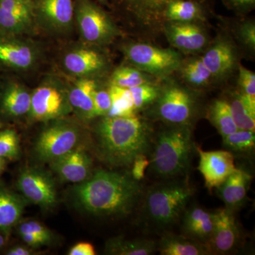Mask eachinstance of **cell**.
<instances>
[{
    "label": "cell",
    "instance_id": "5b68a950",
    "mask_svg": "<svg viewBox=\"0 0 255 255\" xmlns=\"http://www.w3.org/2000/svg\"><path fill=\"white\" fill-rule=\"evenodd\" d=\"M71 112L68 85L61 79L48 77L31 92L28 117L32 121L48 122L65 118Z\"/></svg>",
    "mask_w": 255,
    "mask_h": 255
},
{
    "label": "cell",
    "instance_id": "1f68e13d",
    "mask_svg": "<svg viewBox=\"0 0 255 255\" xmlns=\"http://www.w3.org/2000/svg\"><path fill=\"white\" fill-rule=\"evenodd\" d=\"M149 83L141 70L135 67L121 66L116 69L110 78V85L130 89Z\"/></svg>",
    "mask_w": 255,
    "mask_h": 255
},
{
    "label": "cell",
    "instance_id": "8992f818",
    "mask_svg": "<svg viewBox=\"0 0 255 255\" xmlns=\"http://www.w3.org/2000/svg\"><path fill=\"white\" fill-rule=\"evenodd\" d=\"M75 23L82 42L92 46L110 44L119 34L110 16L92 0H75Z\"/></svg>",
    "mask_w": 255,
    "mask_h": 255
},
{
    "label": "cell",
    "instance_id": "f6af8a7d",
    "mask_svg": "<svg viewBox=\"0 0 255 255\" xmlns=\"http://www.w3.org/2000/svg\"><path fill=\"white\" fill-rule=\"evenodd\" d=\"M31 254V251L27 248H23V247H16L12 248L8 252L7 255H29Z\"/></svg>",
    "mask_w": 255,
    "mask_h": 255
},
{
    "label": "cell",
    "instance_id": "ee69618b",
    "mask_svg": "<svg viewBox=\"0 0 255 255\" xmlns=\"http://www.w3.org/2000/svg\"><path fill=\"white\" fill-rule=\"evenodd\" d=\"M20 236L22 238L23 241L29 246L38 247L47 244L46 241L42 238L38 237L33 233H20Z\"/></svg>",
    "mask_w": 255,
    "mask_h": 255
},
{
    "label": "cell",
    "instance_id": "277c9868",
    "mask_svg": "<svg viewBox=\"0 0 255 255\" xmlns=\"http://www.w3.org/2000/svg\"><path fill=\"white\" fill-rule=\"evenodd\" d=\"M194 189L185 180L169 181L152 186L146 192L143 216L154 227L167 228L182 217Z\"/></svg>",
    "mask_w": 255,
    "mask_h": 255
},
{
    "label": "cell",
    "instance_id": "836d02e7",
    "mask_svg": "<svg viewBox=\"0 0 255 255\" xmlns=\"http://www.w3.org/2000/svg\"><path fill=\"white\" fill-rule=\"evenodd\" d=\"M182 75L189 84L196 87L207 85L213 77L201 59L191 60L183 68Z\"/></svg>",
    "mask_w": 255,
    "mask_h": 255
},
{
    "label": "cell",
    "instance_id": "b9f144b4",
    "mask_svg": "<svg viewBox=\"0 0 255 255\" xmlns=\"http://www.w3.org/2000/svg\"><path fill=\"white\" fill-rule=\"evenodd\" d=\"M70 255H95L93 246L88 243H80L74 246L69 251Z\"/></svg>",
    "mask_w": 255,
    "mask_h": 255
},
{
    "label": "cell",
    "instance_id": "8d00e7d4",
    "mask_svg": "<svg viewBox=\"0 0 255 255\" xmlns=\"http://www.w3.org/2000/svg\"><path fill=\"white\" fill-rule=\"evenodd\" d=\"M112 107V99L109 88L96 89L94 93V110L95 117H107Z\"/></svg>",
    "mask_w": 255,
    "mask_h": 255
},
{
    "label": "cell",
    "instance_id": "74e56055",
    "mask_svg": "<svg viewBox=\"0 0 255 255\" xmlns=\"http://www.w3.org/2000/svg\"><path fill=\"white\" fill-rule=\"evenodd\" d=\"M239 85L244 95L255 99V75L254 73L240 65Z\"/></svg>",
    "mask_w": 255,
    "mask_h": 255
},
{
    "label": "cell",
    "instance_id": "f546056e",
    "mask_svg": "<svg viewBox=\"0 0 255 255\" xmlns=\"http://www.w3.org/2000/svg\"><path fill=\"white\" fill-rule=\"evenodd\" d=\"M208 117L210 122L216 127L222 137L227 136L238 130L233 120L227 101H215L210 107Z\"/></svg>",
    "mask_w": 255,
    "mask_h": 255
},
{
    "label": "cell",
    "instance_id": "484cf974",
    "mask_svg": "<svg viewBox=\"0 0 255 255\" xmlns=\"http://www.w3.org/2000/svg\"><path fill=\"white\" fill-rule=\"evenodd\" d=\"M24 202L17 194L6 189H0V230L8 233L19 221L23 214Z\"/></svg>",
    "mask_w": 255,
    "mask_h": 255
},
{
    "label": "cell",
    "instance_id": "60d3db41",
    "mask_svg": "<svg viewBox=\"0 0 255 255\" xmlns=\"http://www.w3.org/2000/svg\"><path fill=\"white\" fill-rule=\"evenodd\" d=\"M242 40L247 46L254 49L255 47V26L254 23L247 22L241 28Z\"/></svg>",
    "mask_w": 255,
    "mask_h": 255
},
{
    "label": "cell",
    "instance_id": "7bdbcfd3",
    "mask_svg": "<svg viewBox=\"0 0 255 255\" xmlns=\"http://www.w3.org/2000/svg\"><path fill=\"white\" fill-rule=\"evenodd\" d=\"M230 7L238 9H248L254 6L255 0H223Z\"/></svg>",
    "mask_w": 255,
    "mask_h": 255
},
{
    "label": "cell",
    "instance_id": "3957f363",
    "mask_svg": "<svg viewBox=\"0 0 255 255\" xmlns=\"http://www.w3.org/2000/svg\"><path fill=\"white\" fill-rule=\"evenodd\" d=\"M193 150L189 126H174L157 135L149 166L157 177H180L189 170Z\"/></svg>",
    "mask_w": 255,
    "mask_h": 255
},
{
    "label": "cell",
    "instance_id": "d590c367",
    "mask_svg": "<svg viewBox=\"0 0 255 255\" xmlns=\"http://www.w3.org/2000/svg\"><path fill=\"white\" fill-rule=\"evenodd\" d=\"M19 137L13 129L0 131V157L14 159L19 155Z\"/></svg>",
    "mask_w": 255,
    "mask_h": 255
},
{
    "label": "cell",
    "instance_id": "7c38bea8",
    "mask_svg": "<svg viewBox=\"0 0 255 255\" xmlns=\"http://www.w3.org/2000/svg\"><path fill=\"white\" fill-rule=\"evenodd\" d=\"M156 113L161 120L174 126H189L195 103L190 94L179 87H170L159 94Z\"/></svg>",
    "mask_w": 255,
    "mask_h": 255
},
{
    "label": "cell",
    "instance_id": "f1b7e54d",
    "mask_svg": "<svg viewBox=\"0 0 255 255\" xmlns=\"http://www.w3.org/2000/svg\"><path fill=\"white\" fill-rule=\"evenodd\" d=\"M204 16L201 1L196 0H176L167 6L165 21L170 22H191L201 20Z\"/></svg>",
    "mask_w": 255,
    "mask_h": 255
},
{
    "label": "cell",
    "instance_id": "f35d334b",
    "mask_svg": "<svg viewBox=\"0 0 255 255\" xmlns=\"http://www.w3.org/2000/svg\"><path fill=\"white\" fill-rule=\"evenodd\" d=\"M18 233L19 234L23 233H33L44 240L47 243L51 241L52 239V234L49 230L37 221L23 223L18 228Z\"/></svg>",
    "mask_w": 255,
    "mask_h": 255
},
{
    "label": "cell",
    "instance_id": "ac0fdd59",
    "mask_svg": "<svg viewBox=\"0 0 255 255\" xmlns=\"http://www.w3.org/2000/svg\"><path fill=\"white\" fill-rule=\"evenodd\" d=\"M68 85L69 100L72 111L80 121L87 122L95 118L94 93L98 87L96 79L73 78Z\"/></svg>",
    "mask_w": 255,
    "mask_h": 255
},
{
    "label": "cell",
    "instance_id": "4dcf8cb0",
    "mask_svg": "<svg viewBox=\"0 0 255 255\" xmlns=\"http://www.w3.org/2000/svg\"><path fill=\"white\" fill-rule=\"evenodd\" d=\"M109 91L112 99V107L107 117H127L135 115L136 110L129 89L110 85Z\"/></svg>",
    "mask_w": 255,
    "mask_h": 255
},
{
    "label": "cell",
    "instance_id": "9c48e42d",
    "mask_svg": "<svg viewBox=\"0 0 255 255\" xmlns=\"http://www.w3.org/2000/svg\"><path fill=\"white\" fill-rule=\"evenodd\" d=\"M61 65L63 71L71 78L97 80L107 70L108 61L98 47L82 42L65 50Z\"/></svg>",
    "mask_w": 255,
    "mask_h": 255
},
{
    "label": "cell",
    "instance_id": "d6a6232c",
    "mask_svg": "<svg viewBox=\"0 0 255 255\" xmlns=\"http://www.w3.org/2000/svg\"><path fill=\"white\" fill-rule=\"evenodd\" d=\"M223 145L228 150L237 152H248L254 150L255 131L238 129L236 132L223 137Z\"/></svg>",
    "mask_w": 255,
    "mask_h": 255
},
{
    "label": "cell",
    "instance_id": "83f0119b",
    "mask_svg": "<svg viewBox=\"0 0 255 255\" xmlns=\"http://www.w3.org/2000/svg\"><path fill=\"white\" fill-rule=\"evenodd\" d=\"M228 104L238 128L255 131V99L241 93L236 95Z\"/></svg>",
    "mask_w": 255,
    "mask_h": 255
},
{
    "label": "cell",
    "instance_id": "cb8c5ba5",
    "mask_svg": "<svg viewBox=\"0 0 255 255\" xmlns=\"http://www.w3.org/2000/svg\"><path fill=\"white\" fill-rule=\"evenodd\" d=\"M157 251L162 255H212L207 243L172 233H166L157 242Z\"/></svg>",
    "mask_w": 255,
    "mask_h": 255
},
{
    "label": "cell",
    "instance_id": "6da1fadb",
    "mask_svg": "<svg viewBox=\"0 0 255 255\" xmlns=\"http://www.w3.org/2000/svg\"><path fill=\"white\" fill-rule=\"evenodd\" d=\"M82 209L97 216H124L136 206L141 187L131 174L98 170L74 189Z\"/></svg>",
    "mask_w": 255,
    "mask_h": 255
},
{
    "label": "cell",
    "instance_id": "44dd1931",
    "mask_svg": "<svg viewBox=\"0 0 255 255\" xmlns=\"http://www.w3.org/2000/svg\"><path fill=\"white\" fill-rule=\"evenodd\" d=\"M31 104V92L18 82H6L0 92V111L6 117L19 118L28 115Z\"/></svg>",
    "mask_w": 255,
    "mask_h": 255
},
{
    "label": "cell",
    "instance_id": "bcb514c9",
    "mask_svg": "<svg viewBox=\"0 0 255 255\" xmlns=\"http://www.w3.org/2000/svg\"><path fill=\"white\" fill-rule=\"evenodd\" d=\"M5 166V159L1 158L0 157V173H1V171L3 170Z\"/></svg>",
    "mask_w": 255,
    "mask_h": 255
},
{
    "label": "cell",
    "instance_id": "c3c4849f",
    "mask_svg": "<svg viewBox=\"0 0 255 255\" xmlns=\"http://www.w3.org/2000/svg\"><path fill=\"white\" fill-rule=\"evenodd\" d=\"M98 1L104 4H107V3L108 2V0H98Z\"/></svg>",
    "mask_w": 255,
    "mask_h": 255
},
{
    "label": "cell",
    "instance_id": "7a4b0ae2",
    "mask_svg": "<svg viewBox=\"0 0 255 255\" xmlns=\"http://www.w3.org/2000/svg\"><path fill=\"white\" fill-rule=\"evenodd\" d=\"M95 136L101 158L117 167L131 166L137 155H146L152 144L150 127L136 115L104 117L96 126Z\"/></svg>",
    "mask_w": 255,
    "mask_h": 255
},
{
    "label": "cell",
    "instance_id": "9a60e30c",
    "mask_svg": "<svg viewBox=\"0 0 255 255\" xmlns=\"http://www.w3.org/2000/svg\"><path fill=\"white\" fill-rule=\"evenodd\" d=\"M18 189L28 200L43 208L56 204V189L49 175L39 169H26L18 179Z\"/></svg>",
    "mask_w": 255,
    "mask_h": 255
},
{
    "label": "cell",
    "instance_id": "7402d4cb",
    "mask_svg": "<svg viewBox=\"0 0 255 255\" xmlns=\"http://www.w3.org/2000/svg\"><path fill=\"white\" fill-rule=\"evenodd\" d=\"M166 34L171 44L185 51L195 52L205 46V33L191 22H171L166 27Z\"/></svg>",
    "mask_w": 255,
    "mask_h": 255
},
{
    "label": "cell",
    "instance_id": "ab89813d",
    "mask_svg": "<svg viewBox=\"0 0 255 255\" xmlns=\"http://www.w3.org/2000/svg\"><path fill=\"white\" fill-rule=\"evenodd\" d=\"M150 165V160L145 154L137 155L132 164L131 175L135 180L140 181L145 177L146 169Z\"/></svg>",
    "mask_w": 255,
    "mask_h": 255
},
{
    "label": "cell",
    "instance_id": "5bb4252c",
    "mask_svg": "<svg viewBox=\"0 0 255 255\" xmlns=\"http://www.w3.org/2000/svg\"><path fill=\"white\" fill-rule=\"evenodd\" d=\"M214 213V231L208 245L212 255L231 254L237 249L241 239L235 212L225 207Z\"/></svg>",
    "mask_w": 255,
    "mask_h": 255
},
{
    "label": "cell",
    "instance_id": "d6986e66",
    "mask_svg": "<svg viewBox=\"0 0 255 255\" xmlns=\"http://www.w3.org/2000/svg\"><path fill=\"white\" fill-rule=\"evenodd\" d=\"M182 218L184 236L209 243L214 231V211L194 205L186 209Z\"/></svg>",
    "mask_w": 255,
    "mask_h": 255
},
{
    "label": "cell",
    "instance_id": "e0dca14e",
    "mask_svg": "<svg viewBox=\"0 0 255 255\" xmlns=\"http://www.w3.org/2000/svg\"><path fill=\"white\" fill-rule=\"evenodd\" d=\"M52 163V168L66 182H82L90 177L91 158L81 147L74 149Z\"/></svg>",
    "mask_w": 255,
    "mask_h": 255
},
{
    "label": "cell",
    "instance_id": "d4e9b609",
    "mask_svg": "<svg viewBox=\"0 0 255 255\" xmlns=\"http://www.w3.org/2000/svg\"><path fill=\"white\" fill-rule=\"evenodd\" d=\"M213 76L221 77L232 70L236 61L233 47L226 41H219L201 58Z\"/></svg>",
    "mask_w": 255,
    "mask_h": 255
},
{
    "label": "cell",
    "instance_id": "ffe728a7",
    "mask_svg": "<svg viewBox=\"0 0 255 255\" xmlns=\"http://www.w3.org/2000/svg\"><path fill=\"white\" fill-rule=\"evenodd\" d=\"M176 0H112L116 7L139 21L159 23L165 21L167 6ZM202 2L204 0H196Z\"/></svg>",
    "mask_w": 255,
    "mask_h": 255
},
{
    "label": "cell",
    "instance_id": "52a82bcc",
    "mask_svg": "<svg viewBox=\"0 0 255 255\" xmlns=\"http://www.w3.org/2000/svg\"><path fill=\"white\" fill-rule=\"evenodd\" d=\"M50 122L38 137L36 146L37 156L45 162H53L74 150L81 135L80 126L66 117Z\"/></svg>",
    "mask_w": 255,
    "mask_h": 255
},
{
    "label": "cell",
    "instance_id": "4316f807",
    "mask_svg": "<svg viewBox=\"0 0 255 255\" xmlns=\"http://www.w3.org/2000/svg\"><path fill=\"white\" fill-rule=\"evenodd\" d=\"M106 251L111 255H150L157 251V242L144 238L126 240L115 238L107 243Z\"/></svg>",
    "mask_w": 255,
    "mask_h": 255
},
{
    "label": "cell",
    "instance_id": "603a6c76",
    "mask_svg": "<svg viewBox=\"0 0 255 255\" xmlns=\"http://www.w3.org/2000/svg\"><path fill=\"white\" fill-rule=\"evenodd\" d=\"M251 181V175L248 172L236 169L217 187L218 195L226 208L235 212L246 203Z\"/></svg>",
    "mask_w": 255,
    "mask_h": 255
},
{
    "label": "cell",
    "instance_id": "4fadbf2b",
    "mask_svg": "<svg viewBox=\"0 0 255 255\" xmlns=\"http://www.w3.org/2000/svg\"><path fill=\"white\" fill-rule=\"evenodd\" d=\"M36 28L33 0H0V33L26 36Z\"/></svg>",
    "mask_w": 255,
    "mask_h": 255
},
{
    "label": "cell",
    "instance_id": "30bf717a",
    "mask_svg": "<svg viewBox=\"0 0 255 255\" xmlns=\"http://www.w3.org/2000/svg\"><path fill=\"white\" fill-rule=\"evenodd\" d=\"M38 44L25 36L0 33V68L15 72L29 71L41 55Z\"/></svg>",
    "mask_w": 255,
    "mask_h": 255
},
{
    "label": "cell",
    "instance_id": "e575fe53",
    "mask_svg": "<svg viewBox=\"0 0 255 255\" xmlns=\"http://www.w3.org/2000/svg\"><path fill=\"white\" fill-rule=\"evenodd\" d=\"M131 94L132 101L135 110H140L153 103L159 96V91L157 87L145 83L139 86L129 89Z\"/></svg>",
    "mask_w": 255,
    "mask_h": 255
},
{
    "label": "cell",
    "instance_id": "ba28073f",
    "mask_svg": "<svg viewBox=\"0 0 255 255\" xmlns=\"http://www.w3.org/2000/svg\"><path fill=\"white\" fill-rule=\"evenodd\" d=\"M126 59L142 71L165 75L179 68L180 55L171 49H162L145 43H131L124 46Z\"/></svg>",
    "mask_w": 255,
    "mask_h": 255
},
{
    "label": "cell",
    "instance_id": "8fae6325",
    "mask_svg": "<svg viewBox=\"0 0 255 255\" xmlns=\"http://www.w3.org/2000/svg\"><path fill=\"white\" fill-rule=\"evenodd\" d=\"M37 28L53 35L71 31L75 23V0H33Z\"/></svg>",
    "mask_w": 255,
    "mask_h": 255
},
{
    "label": "cell",
    "instance_id": "7dc6e473",
    "mask_svg": "<svg viewBox=\"0 0 255 255\" xmlns=\"http://www.w3.org/2000/svg\"><path fill=\"white\" fill-rule=\"evenodd\" d=\"M4 238L0 234V248H2V246L4 245Z\"/></svg>",
    "mask_w": 255,
    "mask_h": 255
},
{
    "label": "cell",
    "instance_id": "2e32d148",
    "mask_svg": "<svg viewBox=\"0 0 255 255\" xmlns=\"http://www.w3.org/2000/svg\"><path fill=\"white\" fill-rule=\"evenodd\" d=\"M199 155L198 169L210 191L217 188L236 170L232 152L226 150L204 151L196 147Z\"/></svg>",
    "mask_w": 255,
    "mask_h": 255
}]
</instances>
